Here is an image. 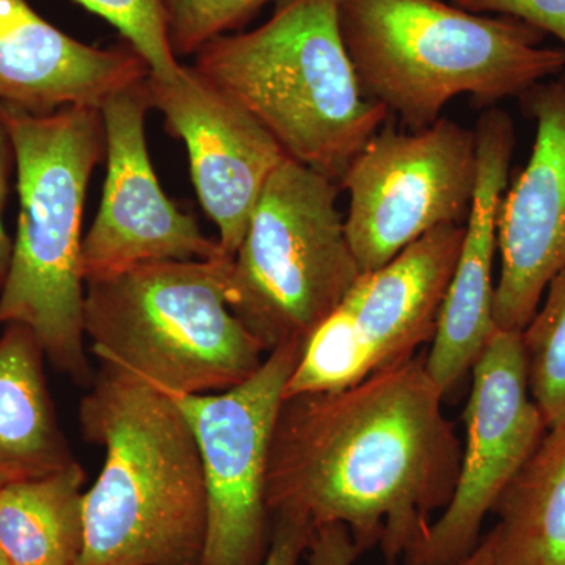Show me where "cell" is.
<instances>
[{
	"mask_svg": "<svg viewBox=\"0 0 565 565\" xmlns=\"http://www.w3.org/2000/svg\"><path fill=\"white\" fill-rule=\"evenodd\" d=\"M426 356L349 388L285 397L270 444L269 514L348 527L360 552L404 559L455 493L462 446Z\"/></svg>",
	"mask_w": 565,
	"mask_h": 565,
	"instance_id": "obj_1",
	"label": "cell"
},
{
	"mask_svg": "<svg viewBox=\"0 0 565 565\" xmlns=\"http://www.w3.org/2000/svg\"><path fill=\"white\" fill-rule=\"evenodd\" d=\"M103 470L84 493L76 565H199L207 527L202 457L170 394L102 364L79 407Z\"/></svg>",
	"mask_w": 565,
	"mask_h": 565,
	"instance_id": "obj_2",
	"label": "cell"
},
{
	"mask_svg": "<svg viewBox=\"0 0 565 565\" xmlns=\"http://www.w3.org/2000/svg\"><path fill=\"white\" fill-rule=\"evenodd\" d=\"M338 21L360 90L408 131L440 120L457 96L489 109L565 70L545 33L444 0H338Z\"/></svg>",
	"mask_w": 565,
	"mask_h": 565,
	"instance_id": "obj_3",
	"label": "cell"
},
{
	"mask_svg": "<svg viewBox=\"0 0 565 565\" xmlns=\"http://www.w3.org/2000/svg\"><path fill=\"white\" fill-rule=\"evenodd\" d=\"M13 143L20 217L0 327L31 329L55 370L92 385L85 352L82 215L93 170L106 156L102 107L33 115L0 103Z\"/></svg>",
	"mask_w": 565,
	"mask_h": 565,
	"instance_id": "obj_4",
	"label": "cell"
},
{
	"mask_svg": "<svg viewBox=\"0 0 565 565\" xmlns=\"http://www.w3.org/2000/svg\"><path fill=\"white\" fill-rule=\"evenodd\" d=\"M192 66L250 111L289 159L337 182L390 117L360 90L338 0H277L264 24L211 40Z\"/></svg>",
	"mask_w": 565,
	"mask_h": 565,
	"instance_id": "obj_5",
	"label": "cell"
},
{
	"mask_svg": "<svg viewBox=\"0 0 565 565\" xmlns=\"http://www.w3.org/2000/svg\"><path fill=\"white\" fill-rule=\"evenodd\" d=\"M232 263H147L85 280L84 332L96 359L172 396L250 377L267 352L230 308Z\"/></svg>",
	"mask_w": 565,
	"mask_h": 565,
	"instance_id": "obj_6",
	"label": "cell"
},
{
	"mask_svg": "<svg viewBox=\"0 0 565 565\" xmlns=\"http://www.w3.org/2000/svg\"><path fill=\"white\" fill-rule=\"evenodd\" d=\"M340 192L337 181L288 158L252 212L226 299L267 353L303 343L363 274L337 207Z\"/></svg>",
	"mask_w": 565,
	"mask_h": 565,
	"instance_id": "obj_7",
	"label": "cell"
},
{
	"mask_svg": "<svg viewBox=\"0 0 565 565\" xmlns=\"http://www.w3.org/2000/svg\"><path fill=\"white\" fill-rule=\"evenodd\" d=\"M478 178L476 136L440 118L419 131L385 122L338 181L349 193L345 236L374 273L438 226L463 225Z\"/></svg>",
	"mask_w": 565,
	"mask_h": 565,
	"instance_id": "obj_8",
	"label": "cell"
},
{
	"mask_svg": "<svg viewBox=\"0 0 565 565\" xmlns=\"http://www.w3.org/2000/svg\"><path fill=\"white\" fill-rule=\"evenodd\" d=\"M302 344L278 345L255 374L225 392L170 394L202 457L207 527L199 565H262L267 555L273 533L266 504L270 444Z\"/></svg>",
	"mask_w": 565,
	"mask_h": 565,
	"instance_id": "obj_9",
	"label": "cell"
},
{
	"mask_svg": "<svg viewBox=\"0 0 565 565\" xmlns=\"http://www.w3.org/2000/svg\"><path fill=\"white\" fill-rule=\"evenodd\" d=\"M471 377L455 493L404 556L407 565H455L470 555L486 516L548 433L527 386L522 332L497 329Z\"/></svg>",
	"mask_w": 565,
	"mask_h": 565,
	"instance_id": "obj_10",
	"label": "cell"
},
{
	"mask_svg": "<svg viewBox=\"0 0 565 565\" xmlns=\"http://www.w3.org/2000/svg\"><path fill=\"white\" fill-rule=\"evenodd\" d=\"M145 81L102 106L107 173L98 214L82 243L85 280L139 264L228 258L159 185L145 134L151 109Z\"/></svg>",
	"mask_w": 565,
	"mask_h": 565,
	"instance_id": "obj_11",
	"label": "cell"
},
{
	"mask_svg": "<svg viewBox=\"0 0 565 565\" xmlns=\"http://www.w3.org/2000/svg\"><path fill=\"white\" fill-rule=\"evenodd\" d=\"M145 88L167 131L184 141L199 202L217 225L223 253L234 258L264 185L288 156L250 111L193 66L181 65L172 77L150 73Z\"/></svg>",
	"mask_w": 565,
	"mask_h": 565,
	"instance_id": "obj_12",
	"label": "cell"
},
{
	"mask_svg": "<svg viewBox=\"0 0 565 565\" xmlns=\"http://www.w3.org/2000/svg\"><path fill=\"white\" fill-rule=\"evenodd\" d=\"M535 122L533 152L498 214L494 326L522 332L565 269V70L520 96Z\"/></svg>",
	"mask_w": 565,
	"mask_h": 565,
	"instance_id": "obj_13",
	"label": "cell"
},
{
	"mask_svg": "<svg viewBox=\"0 0 565 565\" xmlns=\"http://www.w3.org/2000/svg\"><path fill=\"white\" fill-rule=\"evenodd\" d=\"M478 178L455 274L441 305L426 370L441 393L451 392L497 332L493 319V262L498 214L508 189L515 150L511 115L489 107L475 129Z\"/></svg>",
	"mask_w": 565,
	"mask_h": 565,
	"instance_id": "obj_14",
	"label": "cell"
},
{
	"mask_svg": "<svg viewBox=\"0 0 565 565\" xmlns=\"http://www.w3.org/2000/svg\"><path fill=\"white\" fill-rule=\"evenodd\" d=\"M150 73L126 41L90 46L41 18L28 0H0V103L33 115L102 107Z\"/></svg>",
	"mask_w": 565,
	"mask_h": 565,
	"instance_id": "obj_15",
	"label": "cell"
},
{
	"mask_svg": "<svg viewBox=\"0 0 565 565\" xmlns=\"http://www.w3.org/2000/svg\"><path fill=\"white\" fill-rule=\"evenodd\" d=\"M462 241L463 225L438 226L381 269L360 275L344 297L373 374L433 343Z\"/></svg>",
	"mask_w": 565,
	"mask_h": 565,
	"instance_id": "obj_16",
	"label": "cell"
},
{
	"mask_svg": "<svg viewBox=\"0 0 565 565\" xmlns=\"http://www.w3.org/2000/svg\"><path fill=\"white\" fill-rule=\"evenodd\" d=\"M44 356L31 329L6 326L0 337V473L13 481L76 462L55 414Z\"/></svg>",
	"mask_w": 565,
	"mask_h": 565,
	"instance_id": "obj_17",
	"label": "cell"
},
{
	"mask_svg": "<svg viewBox=\"0 0 565 565\" xmlns=\"http://www.w3.org/2000/svg\"><path fill=\"white\" fill-rule=\"evenodd\" d=\"M493 512L492 565H565V427L546 433Z\"/></svg>",
	"mask_w": 565,
	"mask_h": 565,
	"instance_id": "obj_18",
	"label": "cell"
},
{
	"mask_svg": "<svg viewBox=\"0 0 565 565\" xmlns=\"http://www.w3.org/2000/svg\"><path fill=\"white\" fill-rule=\"evenodd\" d=\"M85 471L73 462L0 490V548L10 565H76L84 545Z\"/></svg>",
	"mask_w": 565,
	"mask_h": 565,
	"instance_id": "obj_19",
	"label": "cell"
},
{
	"mask_svg": "<svg viewBox=\"0 0 565 565\" xmlns=\"http://www.w3.org/2000/svg\"><path fill=\"white\" fill-rule=\"evenodd\" d=\"M531 397L546 429L565 427V269L546 286L544 299L522 330Z\"/></svg>",
	"mask_w": 565,
	"mask_h": 565,
	"instance_id": "obj_20",
	"label": "cell"
},
{
	"mask_svg": "<svg viewBox=\"0 0 565 565\" xmlns=\"http://www.w3.org/2000/svg\"><path fill=\"white\" fill-rule=\"evenodd\" d=\"M371 374L366 353L353 330L351 311L341 302L303 341L285 397L340 392Z\"/></svg>",
	"mask_w": 565,
	"mask_h": 565,
	"instance_id": "obj_21",
	"label": "cell"
},
{
	"mask_svg": "<svg viewBox=\"0 0 565 565\" xmlns=\"http://www.w3.org/2000/svg\"><path fill=\"white\" fill-rule=\"evenodd\" d=\"M118 29L150 66L151 74L172 77L181 68L167 31L163 0H76Z\"/></svg>",
	"mask_w": 565,
	"mask_h": 565,
	"instance_id": "obj_22",
	"label": "cell"
},
{
	"mask_svg": "<svg viewBox=\"0 0 565 565\" xmlns=\"http://www.w3.org/2000/svg\"><path fill=\"white\" fill-rule=\"evenodd\" d=\"M269 2L273 0H163L174 55H195L211 40L239 31Z\"/></svg>",
	"mask_w": 565,
	"mask_h": 565,
	"instance_id": "obj_23",
	"label": "cell"
},
{
	"mask_svg": "<svg viewBox=\"0 0 565 565\" xmlns=\"http://www.w3.org/2000/svg\"><path fill=\"white\" fill-rule=\"evenodd\" d=\"M470 13H500L556 36L565 50V0H452Z\"/></svg>",
	"mask_w": 565,
	"mask_h": 565,
	"instance_id": "obj_24",
	"label": "cell"
},
{
	"mask_svg": "<svg viewBox=\"0 0 565 565\" xmlns=\"http://www.w3.org/2000/svg\"><path fill=\"white\" fill-rule=\"evenodd\" d=\"M273 519L269 550L262 565H300L315 526L307 516L278 512Z\"/></svg>",
	"mask_w": 565,
	"mask_h": 565,
	"instance_id": "obj_25",
	"label": "cell"
},
{
	"mask_svg": "<svg viewBox=\"0 0 565 565\" xmlns=\"http://www.w3.org/2000/svg\"><path fill=\"white\" fill-rule=\"evenodd\" d=\"M360 555L348 527L330 523L315 526L305 559L307 565H353Z\"/></svg>",
	"mask_w": 565,
	"mask_h": 565,
	"instance_id": "obj_26",
	"label": "cell"
},
{
	"mask_svg": "<svg viewBox=\"0 0 565 565\" xmlns=\"http://www.w3.org/2000/svg\"><path fill=\"white\" fill-rule=\"evenodd\" d=\"M14 161L13 143L3 122L0 121V286L6 281L9 274L11 253H13V241L10 239L9 233L3 226L2 214L6 207L7 195L10 191V174Z\"/></svg>",
	"mask_w": 565,
	"mask_h": 565,
	"instance_id": "obj_27",
	"label": "cell"
},
{
	"mask_svg": "<svg viewBox=\"0 0 565 565\" xmlns=\"http://www.w3.org/2000/svg\"><path fill=\"white\" fill-rule=\"evenodd\" d=\"M455 565H492L489 544H487L486 539H481L473 552H471L470 555L465 556L462 561H459V563Z\"/></svg>",
	"mask_w": 565,
	"mask_h": 565,
	"instance_id": "obj_28",
	"label": "cell"
},
{
	"mask_svg": "<svg viewBox=\"0 0 565 565\" xmlns=\"http://www.w3.org/2000/svg\"><path fill=\"white\" fill-rule=\"evenodd\" d=\"M13 481L9 476L0 473V490L2 487L7 484V482ZM0 565H10L9 561H7L6 555H3L2 548H0Z\"/></svg>",
	"mask_w": 565,
	"mask_h": 565,
	"instance_id": "obj_29",
	"label": "cell"
}]
</instances>
